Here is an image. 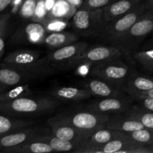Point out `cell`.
<instances>
[{
    "label": "cell",
    "instance_id": "31",
    "mask_svg": "<svg viewBox=\"0 0 153 153\" xmlns=\"http://www.w3.org/2000/svg\"><path fill=\"white\" fill-rule=\"evenodd\" d=\"M41 23L43 24L46 31H49V32L61 31L67 26L66 20H62V19H46Z\"/></svg>",
    "mask_w": 153,
    "mask_h": 153
},
{
    "label": "cell",
    "instance_id": "7",
    "mask_svg": "<svg viewBox=\"0 0 153 153\" xmlns=\"http://www.w3.org/2000/svg\"><path fill=\"white\" fill-rule=\"evenodd\" d=\"M107 22L102 16V8L90 10L80 8L73 16V25L84 36H100Z\"/></svg>",
    "mask_w": 153,
    "mask_h": 153
},
{
    "label": "cell",
    "instance_id": "37",
    "mask_svg": "<svg viewBox=\"0 0 153 153\" xmlns=\"http://www.w3.org/2000/svg\"><path fill=\"white\" fill-rule=\"evenodd\" d=\"M145 97H149V98H153V89L149 90V91H146V92H143L142 94H139L137 97H136L135 100L140 98H145Z\"/></svg>",
    "mask_w": 153,
    "mask_h": 153
},
{
    "label": "cell",
    "instance_id": "12",
    "mask_svg": "<svg viewBox=\"0 0 153 153\" xmlns=\"http://www.w3.org/2000/svg\"><path fill=\"white\" fill-rule=\"evenodd\" d=\"M89 47L85 42H78L58 48L55 52L49 54L47 57L52 65L56 68V64H62L63 65L75 59L83 53Z\"/></svg>",
    "mask_w": 153,
    "mask_h": 153
},
{
    "label": "cell",
    "instance_id": "29",
    "mask_svg": "<svg viewBox=\"0 0 153 153\" xmlns=\"http://www.w3.org/2000/svg\"><path fill=\"white\" fill-rule=\"evenodd\" d=\"M131 55L132 59L140 63L145 68L149 70H153V49L141 52L134 51L129 56Z\"/></svg>",
    "mask_w": 153,
    "mask_h": 153
},
{
    "label": "cell",
    "instance_id": "43",
    "mask_svg": "<svg viewBox=\"0 0 153 153\" xmlns=\"http://www.w3.org/2000/svg\"><path fill=\"white\" fill-rule=\"evenodd\" d=\"M148 151H149V153H153V145H151V146H147Z\"/></svg>",
    "mask_w": 153,
    "mask_h": 153
},
{
    "label": "cell",
    "instance_id": "20",
    "mask_svg": "<svg viewBox=\"0 0 153 153\" xmlns=\"http://www.w3.org/2000/svg\"><path fill=\"white\" fill-rule=\"evenodd\" d=\"M51 96L58 102H79L91 97V93L86 88L64 87L55 89L51 92Z\"/></svg>",
    "mask_w": 153,
    "mask_h": 153
},
{
    "label": "cell",
    "instance_id": "40",
    "mask_svg": "<svg viewBox=\"0 0 153 153\" xmlns=\"http://www.w3.org/2000/svg\"><path fill=\"white\" fill-rule=\"evenodd\" d=\"M45 1H46V9H47L48 11H49L54 6L56 0H45Z\"/></svg>",
    "mask_w": 153,
    "mask_h": 153
},
{
    "label": "cell",
    "instance_id": "42",
    "mask_svg": "<svg viewBox=\"0 0 153 153\" xmlns=\"http://www.w3.org/2000/svg\"><path fill=\"white\" fill-rule=\"evenodd\" d=\"M8 89V87H7L6 85H4L2 82L0 81V94H1L2 93H4V91H6Z\"/></svg>",
    "mask_w": 153,
    "mask_h": 153
},
{
    "label": "cell",
    "instance_id": "8",
    "mask_svg": "<svg viewBox=\"0 0 153 153\" xmlns=\"http://www.w3.org/2000/svg\"><path fill=\"white\" fill-rule=\"evenodd\" d=\"M125 56L123 52L114 46L88 47L79 56L67 63L64 68H76L80 65H90L108 60Z\"/></svg>",
    "mask_w": 153,
    "mask_h": 153
},
{
    "label": "cell",
    "instance_id": "25",
    "mask_svg": "<svg viewBox=\"0 0 153 153\" xmlns=\"http://www.w3.org/2000/svg\"><path fill=\"white\" fill-rule=\"evenodd\" d=\"M79 39L77 34L70 32H51L45 37L43 42L51 48H60L75 43Z\"/></svg>",
    "mask_w": 153,
    "mask_h": 153
},
{
    "label": "cell",
    "instance_id": "34",
    "mask_svg": "<svg viewBox=\"0 0 153 153\" xmlns=\"http://www.w3.org/2000/svg\"><path fill=\"white\" fill-rule=\"evenodd\" d=\"M10 15L6 14L0 15V37H4L8 25Z\"/></svg>",
    "mask_w": 153,
    "mask_h": 153
},
{
    "label": "cell",
    "instance_id": "1",
    "mask_svg": "<svg viewBox=\"0 0 153 153\" xmlns=\"http://www.w3.org/2000/svg\"><path fill=\"white\" fill-rule=\"evenodd\" d=\"M59 102L53 97H20L10 101L0 102V112L17 118H31L53 111Z\"/></svg>",
    "mask_w": 153,
    "mask_h": 153
},
{
    "label": "cell",
    "instance_id": "13",
    "mask_svg": "<svg viewBox=\"0 0 153 153\" xmlns=\"http://www.w3.org/2000/svg\"><path fill=\"white\" fill-rule=\"evenodd\" d=\"M46 29L43 23L39 22H30L25 26L19 28L13 34L12 40L15 43L28 41L38 43L43 42L46 37Z\"/></svg>",
    "mask_w": 153,
    "mask_h": 153
},
{
    "label": "cell",
    "instance_id": "33",
    "mask_svg": "<svg viewBox=\"0 0 153 153\" xmlns=\"http://www.w3.org/2000/svg\"><path fill=\"white\" fill-rule=\"evenodd\" d=\"M111 0H86L82 4V8L96 10V9L103 8L109 4Z\"/></svg>",
    "mask_w": 153,
    "mask_h": 153
},
{
    "label": "cell",
    "instance_id": "4",
    "mask_svg": "<svg viewBox=\"0 0 153 153\" xmlns=\"http://www.w3.org/2000/svg\"><path fill=\"white\" fill-rule=\"evenodd\" d=\"M131 73L129 66L119 58L93 64L90 75L123 89Z\"/></svg>",
    "mask_w": 153,
    "mask_h": 153
},
{
    "label": "cell",
    "instance_id": "32",
    "mask_svg": "<svg viewBox=\"0 0 153 153\" xmlns=\"http://www.w3.org/2000/svg\"><path fill=\"white\" fill-rule=\"evenodd\" d=\"M47 13L48 10L46 9L45 0H37L35 13L34 17L32 18V20H34V22H43L46 19Z\"/></svg>",
    "mask_w": 153,
    "mask_h": 153
},
{
    "label": "cell",
    "instance_id": "30",
    "mask_svg": "<svg viewBox=\"0 0 153 153\" xmlns=\"http://www.w3.org/2000/svg\"><path fill=\"white\" fill-rule=\"evenodd\" d=\"M36 4L37 0H24L19 9V14L24 18L32 19L35 13Z\"/></svg>",
    "mask_w": 153,
    "mask_h": 153
},
{
    "label": "cell",
    "instance_id": "28",
    "mask_svg": "<svg viewBox=\"0 0 153 153\" xmlns=\"http://www.w3.org/2000/svg\"><path fill=\"white\" fill-rule=\"evenodd\" d=\"M31 95L32 94H31V91L28 85L24 84V85L15 86L12 89L8 90V91L7 90L4 93L0 94V102L10 101V100L20 98V97H28V96Z\"/></svg>",
    "mask_w": 153,
    "mask_h": 153
},
{
    "label": "cell",
    "instance_id": "2",
    "mask_svg": "<svg viewBox=\"0 0 153 153\" xmlns=\"http://www.w3.org/2000/svg\"><path fill=\"white\" fill-rule=\"evenodd\" d=\"M55 69L48 58H43L36 64L28 67L1 66L0 81L8 88L15 87L49 76L54 73Z\"/></svg>",
    "mask_w": 153,
    "mask_h": 153
},
{
    "label": "cell",
    "instance_id": "21",
    "mask_svg": "<svg viewBox=\"0 0 153 153\" xmlns=\"http://www.w3.org/2000/svg\"><path fill=\"white\" fill-rule=\"evenodd\" d=\"M34 121L28 118H17L6 114H0V137L18 130L31 126Z\"/></svg>",
    "mask_w": 153,
    "mask_h": 153
},
{
    "label": "cell",
    "instance_id": "22",
    "mask_svg": "<svg viewBox=\"0 0 153 153\" xmlns=\"http://www.w3.org/2000/svg\"><path fill=\"white\" fill-rule=\"evenodd\" d=\"M55 152L53 148L43 141L33 140L14 147L8 148L0 153H49Z\"/></svg>",
    "mask_w": 153,
    "mask_h": 153
},
{
    "label": "cell",
    "instance_id": "18",
    "mask_svg": "<svg viewBox=\"0 0 153 153\" xmlns=\"http://www.w3.org/2000/svg\"><path fill=\"white\" fill-rule=\"evenodd\" d=\"M141 0H117L102 8V16L105 22H111L128 13Z\"/></svg>",
    "mask_w": 153,
    "mask_h": 153
},
{
    "label": "cell",
    "instance_id": "36",
    "mask_svg": "<svg viewBox=\"0 0 153 153\" xmlns=\"http://www.w3.org/2000/svg\"><path fill=\"white\" fill-rule=\"evenodd\" d=\"M13 1V0H0V13L4 11Z\"/></svg>",
    "mask_w": 153,
    "mask_h": 153
},
{
    "label": "cell",
    "instance_id": "41",
    "mask_svg": "<svg viewBox=\"0 0 153 153\" xmlns=\"http://www.w3.org/2000/svg\"><path fill=\"white\" fill-rule=\"evenodd\" d=\"M4 46H5V43H4V37H0V58L2 56V54L4 52Z\"/></svg>",
    "mask_w": 153,
    "mask_h": 153
},
{
    "label": "cell",
    "instance_id": "39",
    "mask_svg": "<svg viewBox=\"0 0 153 153\" xmlns=\"http://www.w3.org/2000/svg\"><path fill=\"white\" fill-rule=\"evenodd\" d=\"M67 1L73 5L76 6V7H79L83 4V0H67Z\"/></svg>",
    "mask_w": 153,
    "mask_h": 153
},
{
    "label": "cell",
    "instance_id": "9",
    "mask_svg": "<svg viewBox=\"0 0 153 153\" xmlns=\"http://www.w3.org/2000/svg\"><path fill=\"white\" fill-rule=\"evenodd\" d=\"M48 124L50 126L52 134L55 137L79 143L82 145V147L95 131L76 128L73 126L60 122L54 117L48 120Z\"/></svg>",
    "mask_w": 153,
    "mask_h": 153
},
{
    "label": "cell",
    "instance_id": "27",
    "mask_svg": "<svg viewBox=\"0 0 153 153\" xmlns=\"http://www.w3.org/2000/svg\"><path fill=\"white\" fill-rule=\"evenodd\" d=\"M126 112L133 118L140 121L146 128L153 129V112L146 110L139 105H132Z\"/></svg>",
    "mask_w": 153,
    "mask_h": 153
},
{
    "label": "cell",
    "instance_id": "11",
    "mask_svg": "<svg viewBox=\"0 0 153 153\" xmlns=\"http://www.w3.org/2000/svg\"><path fill=\"white\" fill-rule=\"evenodd\" d=\"M44 129L36 127L28 126L14 132L0 137V152L5 149L14 147L27 142L38 140L40 137L46 135Z\"/></svg>",
    "mask_w": 153,
    "mask_h": 153
},
{
    "label": "cell",
    "instance_id": "23",
    "mask_svg": "<svg viewBox=\"0 0 153 153\" xmlns=\"http://www.w3.org/2000/svg\"><path fill=\"white\" fill-rule=\"evenodd\" d=\"M77 8L67 0H56L52 8L48 11L46 19L67 20L73 17Z\"/></svg>",
    "mask_w": 153,
    "mask_h": 153
},
{
    "label": "cell",
    "instance_id": "17",
    "mask_svg": "<svg viewBox=\"0 0 153 153\" xmlns=\"http://www.w3.org/2000/svg\"><path fill=\"white\" fill-rule=\"evenodd\" d=\"M85 88L88 89L91 94L102 98L126 97L124 94L125 91L122 88L97 78L95 79L88 81L85 83Z\"/></svg>",
    "mask_w": 153,
    "mask_h": 153
},
{
    "label": "cell",
    "instance_id": "3",
    "mask_svg": "<svg viewBox=\"0 0 153 153\" xmlns=\"http://www.w3.org/2000/svg\"><path fill=\"white\" fill-rule=\"evenodd\" d=\"M146 2L140 1L128 13L111 22H108L99 37L113 45L146 13Z\"/></svg>",
    "mask_w": 153,
    "mask_h": 153
},
{
    "label": "cell",
    "instance_id": "14",
    "mask_svg": "<svg viewBox=\"0 0 153 153\" xmlns=\"http://www.w3.org/2000/svg\"><path fill=\"white\" fill-rule=\"evenodd\" d=\"M117 138H120V131H115L107 128H100L93 133L89 140L79 149V152L96 153L99 148L110 140Z\"/></svg>",
    "mask_w": 153,
    "mask_h": 153
},
{
    "label": "cell",
    "instance_id": "19",
    "mask_svg": "<svg viewBox=\"0 0 153 153\" xmlns=\"http://www.w3.org/2000/svg\"><path fill=\"white\" fill-rule=\"evenodd\" d=\"M126 93L134 100L139 94L153 89V78L137 76L131 73L123 88Z\"/></svg>",
    "mask_w": 153,
    "mask_h": 153
},
{
    "label": "cell",
    "instance_id": "16",
    "mask_svg": "<svg viewBox=\"0 0 153 153\" xmlns=\"http://www.w3.org/2000/svg\"><path fill=\"white\" fill-rule=\"evenodd\" d=\"M39 52L32 50H18L7 55L1 66L13 67H28L40 61Z\"/></svg>",
    "mask_w": 153,
    "mask_h": 153
},
{
    "label": "cell",
    "instance_id": "24",
    "mask_svg": "<svg viewBox=\"0 0 153 153\" xmlns=\"http://www.w3.org/2000/svg\"><path fill=\"white\" fill-rule=\"evenodd\" d=\"M38 140L49 143L55 152H79V149L82 147V145L79 144V143L58 138L55 135L50 136L46 134L40 137Z\"/></svg>",
    "mask_w": 153,
    "mask_h": 153
},
{
    "label": "cell",
    "instance_id": "10",
    "mask_svg": "<svg viewBox=\"0 0 153 153\" xmlns=\"http://www.w3.org/2000/svg\"><path fill=\"white\" fill-rule=\"evenodd\" d=\"M132 107L131 100L126 97H106L93 102L85 106L83 110L99 114H119L128 111Z\"/></svg>",
    "mask_w": 153,
    "mask_h": 153
},
{
    "label": "cell",
    "instance_id": "6",
    "mask_svg": "<svg viewBox=\"0 0 153 153\" xmlns=\"http://www.w3.org/2000/svg\"><path fill=\"white\" fill-rule=\"evenodd\" d=\"M111 116L107 114H99L83 110L62 113L55 117V119L64 123L73 126L76 128L88 131H97L105 128L106 123Z\"/></svg>",
    "mask_w": 153,
    "mask_h": 153
},
{
    "label": "cell",
    "instance_id": "26",
    "mask_svg": "<svg viewBox=\"0 0 153 153\" xmlns=\"http://www.w3.org/2000/svg\"><path fill=\"white\" fill-rule=\"evenodd\" d=\"M120 137L128 139L135 143H140L143 146L153 145V129L145 128L137 131L123 132L120 131Z\"/></svg>",
    "mask_w": 153,
    "mask_h": 153
},
{
    "label": "cell",
    "instance_id": "5",
    "mask_svg": "<svg viewBox=\"0 0 153 153\" xmlns=\"http://www.w3.org/2000/svg\"><path fill=\"white\" fill-rule=\"evenodd\" d=\"M153 31V14L146 13L135 22L122 37L111 46L119 48L126 56L135 51L138 43Z\"/></svg>",
    "mask_w": 153,
    "mask_h": 153
},
{
    "label": "cell",
    "instance_id": "35",
    "mask_svg": "<svg viewBox=\"0 0 153 153\" xmlns=\"http://www.w3.org/2000/svg\"><path fill=\"white\" fill-rule=\"evenodd\" d=\"M139 101V105L143 107L146 110L153 112V98L149 97H145V98L137 99Z\"/></svg>",
    "mask_w": 153,
    "mask_h": 153
},
{
    "label": "cell",
    "instance_id": "15",
    "mask_svg": "<svg viewBox=\"0 0 153 153\" xmlns=\"http://www.w3.org/2000/svg\"><path fill=\"white\" fill-rule=\"evenodd\" d=\"M105 128L115 131L130 132L143 129L146 127L138 120L133 118L127 112H123L111 116L106 123Z\"/></svg>",
    "mask_w": 153,
    "mask_h": 153
},
{
    "label": "cell",
    "instance_id": "38",
    "mask_svg": "<svg viewBox=\"0 0 153 153\" xmlns=\"http://www.w3.org/2000/svg\"><path fill=\"white\" fill-rule=\"evenodd\" d=\"M146 13L153 14V0H149L148 2L146 3Z\"/></svg>",
    "mask_w": 153,
    "mask_h": 153
}]
</instances>
